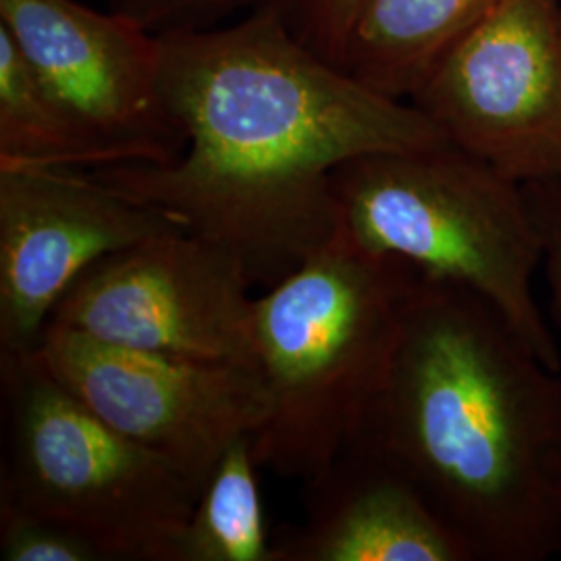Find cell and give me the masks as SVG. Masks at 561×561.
<instances>
[{"label":"cell","instance_id":"obj_17","mask_svg":"<svg viewBox=\"0 0 561 561\" xmlns=\"http://www.w3.org/2000/svg\"><path fill=\"white\" fill-rule=\"evenodd\" d=\"M358 2L360 0H283L279 9L291 32L333 62Z\"/></svg>","mask_w":561,"mask_h":561},{"label":"cell","instance_id":"obj_8","mask_svg":"<svg viewBox=\"0 0 561 561\" xmlns=\"http://www.w3.org/2000/svg\"><path fill=\"white\" fill-rule=\"evenodd\" d=\"M410 102L503 178L561 181V0H502Z\"/></svg>","mask_w":561,"mask_h":561},{"label":"cell","instance_id":"obj_3","mask_svg":"<svg viewBox=\"0 0 561 561\" xmlns=\"http://www.w3.org/2000/svg\"><path fill=\"white\" fill-rule=\"evenodd\" d=\"M421 271L341 229L264 289L254 308L268 414L254 433L262 468L310 481L356 439L381 389Z\"/></svg>","mask_w":561,"mask_h":561},{"label":"cell","instance_id":"obj_13","mask_svg":"<svg viewBox=\"0 0 561 561\" xmlns=\"http://www.w3.org/2000/svg\"><path fill=\"white\" fill-rule=\"evenodd\" d=\"M254 433L231 443L202 484L178 561H275L262 505Z\"/></svg>","mask_w":561,"mask_h":561},{"label":"cell","instance_id":"obj_1","mask_svg":"<svg viewBox=\"0 0 561 561\" xmlns=\"http://www.w3.org/2000/svg\"><path fill=\"white\" fill-rule=\"evenodd\" d=\"M161 38L162 92L183 150L162 164L88 171L231 252L254 287H273L333 240L341 164L449 146L416 104L304 44L279 7Z\"/></svg>","mask_w":561,"mask_h":561},{"label":"cell","instance_id":"obj_16","mask_svg":"<svg viewBox=\"0 0 561 561\" xmlns=\"http://www.w3.org/2000/svg\"><path fill=\"white\" fill-rule=\"evenodd\" d=\"M0 558L4 561H106L83 535L57 524L0 507Z\"/></svg>","mask_w":561,"mask_h":561},{"label":"cell","instance_id":"obj_15","mask_svg":"<svg viewBox=\"0 0 561 561\" xmlns=\"http://www.w3.org/2000/svg\"><path fill=\"white\" fill-rule=\"evenodd\" d=\"M283 0H111V9L164 36L198 32L241 20Z\"/></svg>","mask_w":561,"mask_h":561},{"label":"cell","instance_id":"obj_7","mask_svg":"<svg viewBox=\"0 0 561 561\" xmlns=\"http://www.w3.org/2000/svg\"><path fill=\"white\" fill-rule=\"evenodd\" d=\"M0 27L78 134L90 169L162 164L183 150L159 34L76 0H0Z\"/></svg>","mask_w":561,"mask_h":561},{"label":"cell","instance_id":"obj_10","mask_svg":"<svg viewBox=\"0 0 561 561\" xmlns=\"http://www.w3.org/2000/svg\"><path fill=\"white\" fill-rule=\"evenodd\" d=\"M173 229L88 169L0 164V354L34 352L90 266Z\"/></svg>","mask_w":561,"mask_h":561},{"label":"cell","instance_id":"obj_5","mask_svg":"<svg viewBox=\"0 0 561 561\" xmlns=\"http://www.w3.org/2000/svg\"><path fill=\"white\" fill-rule=\"evenodd\" d=\"M0 507L83 535L106 561H178L202 484L102 421L36 352L0 354Z\"/></svg>","mask_w":561,"mask_h":561},{"label":"cell","instance_id":"obj_14","mask_svg":"<svg viewBox=\"0 0 561 561\" xmlns=\"http://www.w3.org/2000/svg\"><path fill=\"white\" fill-rule=\"evenodd\" d=\"M0 164L90 169L78 134L0 27Z\"/></svg>","mask_w":561,"mask_h":561},{"label":"cell","instance_id":"obj_18","mask_svg":"<svg viewBox=\"0 0 561 561\" xmlns=\"http://www.w3.org/2000/svg\"><path fill=\"white\" fill-rule=\"evenodd\" d=\"M542 236V275L549 289V321L561 333V181L526 183Z\"/></svg>","mask_w":561,"mask_h":561},{"label":"cell","instance_id":"obj_12","mask_svg":"<svg viewBox=\"0 0 561 561\" xmlns=\"http://www.w3.org/2000/svg\"><path fill=\"white\" fill-rule=\"evenodd\" d=\"M502 0H360L335 65L364 85L412 101L422 83Z\"/></svg>","mask_w":561,"mask_h":561},{"label":"cell","instance_id":"obj_6","mask_svg":"<svg viewBox=\"0 0 561 561\" xmlns=\"http://www.w3.org/2000/svg\"><path fill=\"white\" fill-rule=\"evenodd\" d=\"M252 287L231 252L173 229L90 266L50 322L141 352L259 368Z\"/></svg>","mask_w":561,"mask_h":561},{"label":"cell","instance_id":"obj_2","mask_svg":"<svg viewBox=\"0 0 561 561\" xmlns=\"http://www.w3.org/2000/svg\"><path fill=\"white\" fill-rule=\"evenodd\" d=\"M358 442L474 561L561 556V370L474 291L421 273Z\"/></svg>","mask_w":561,"mask_h":561},{"label":"cell","instance_id":"obj_9","mask_svg":"<svg viewBox=\"0 0 561 561\" xmlns=\"http://www.w3.org/2000/svg\"><path fill=\"white\" fill-rule=\"evenodd\" d=\"M34 352L102 421L198 484L268 414L261 370L252 366L141 352L53 322Z\"/></svg>","mask_w":561,"mask_h":561},{"label":"cell","instance_id":"obj_4","mask_svg":"<svg viewBox=\"0 0 561 561\" xmlns=\"http://www.w3.org/2000/svg\"><path fill=\"white\" fill-rule=\"evenodd\" d=\"M333 196L350 240L474 291L561 370L560 343L535 296L542 236L526 185L449 144L345 162Z\"/></svg>","mask_w":561,"mask_h":561},{"label":"cell","instance_id":"obj_11","mask_svg":"<svg viewBox=\"0 0 561 561\" xmlns=\"http://www.w3.org/2000/svg\"><path fill=\"white\" fill-rule=\"evenodd\" d=\"M306 484V520L273 537L275 561H474L421 491L354 439Z\"/></svg>","mask_w":561,"mask_h":561}]
</instances>
